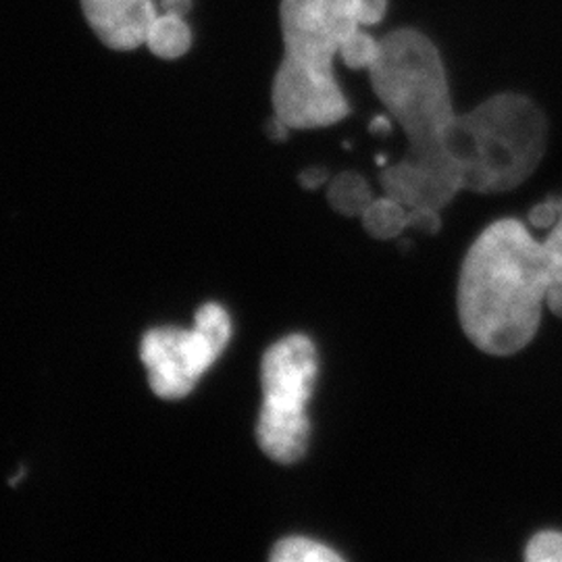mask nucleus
<instances>
[{
    "label": "nucleus",
    "instance_id": "f257e3e1",
    "mask_svg": "<svg viewBox=\"0 0 562 562\" xmlns=\"http://www.w3.org/2000/svg\"><path fill=\"white\" fill-rule=\"evenodd\" d=\"M382 53L369 69L375 97L404 130L408 153L380 173L383 194L406 209L442 211L462 192L450 157L457 123L442 55L417 30L402 27L382 38Z\"/></svg>",
    "mask_w": 562,
    "mask_h": 562
},
{
    "label": "nucleus",
    "instance_id": "f03ea898",
    "mask_svg": "<svg viewBox=\"0 0 562 562\" xmlns=\"http://www.w3.org/2000/svg\"><path fill=\"white\" fill-rule=\"evenodd\" d=\"M557 281H562V217L543 241L513 217L487 225L459 276L464 336L485 355H517L536 338L546 294Z\"/></svg>",
    "mask_w": 562,
    "mask_h": 562
},
{
    "label": "nucleus",
    "instance_id": "7ed1b4c3",
    "mask_svg": "<svg viewBox=\"0 0 562 562\" xmlns=\"http://www.w3.org/2000/svg\"><path fill=\"white\" fill-rule=\"evenodd\" d=\"M283 59L271 88L273 115L292 130H319L348 117L334 57L359 25L350 0H281Z\"/></svg>",
    "mask_w": 562,
    "mask_h": 562
},
{
    "label": "nucleus",
    "instance_id": "20e7f679",
    "mask_svg": "<svg viewBox=\"0 0 562 562\" xmlns=\"http://www.w3.org/2000/svg\"><path fill=\"white\" fill-rule=\"evenodd\" d=\"M548 120L529 97L503 92L459 115L450 136V157L462 190L503 194L521 186L542 162Z\"/></svg>",
    "mask_w": 562,
    "mask_h": 562
},
{
    "label": "nucleus",
    "instance_id": "39448f33",
    "mask_svg": "<svg viewBox=\"0 0 562 562\" xmlns=\"http://www.w3.org/2000/svg\"><path fill=\"white\" fill-rule=\"evenodd\" d=\"M317 373V346L306 334H290L265 350L257 443L267 459L280 464L304 459L311 440L306 406Z\"/></svg>",
    "mask_w": 562,
    "mask_h": 562
},
{
    "label": "nucleus",
    "instance_id": "423d86ee",
    "mask_svg": "<svg viewBox=\"0 0 562 562\" xmlns=\"http://www.w3.org/2000/svg\"><path fill=\"white\" fill-rule=\"evenodd\" d=\"M232 340V319L220 302H204L194 327H155L144 334L140 359L148 383L162 401H180L201 382Z\"/></svg>",
    "mask_w": 562,
    "mask_h": 562
},
{
    "label": "nucleus",
    "instance_id": "0eeeda50",
    "mask_svg": "<svg viewBox=\"0 0 562 562\" xmlns=\"http://www.w3.org/2000/svg\"><path fill=\"white\" fill-rule=\"evenodd\" d=\"M83 18L99 41L111 50H136L146 44L157 20L155 0H80Z\"/></svg>",
    "mask_w": 562,
    "mask_h": 562
},
{
    "label": "nucleus",
    "instance_id": "6e6552de",
    "mask_svg": "<svg viewBox=\"0 0 562 562\" xmlns=\"http://www.w3.org/2000/svg\"><path fill=\"white\" fill-rule=\"evenodd\" d=\"M144 46L159 59H180L192 46V30L186 18L161 11L153 21Z\"/></svg>",
    "mask_w": 562,
    "mask_h": 562
},
{
    "label": "nucleus",
    "instance_id": "1a4fd4ad",
    "mask_svg": "<svg viewBox=\"0 0 562 562\" xmlns=\"http://www.w3.org/2000/svg\"><path fill=\"white\" fill-rule=\"evenodd\" d=\"M327 202L344 217H361L364 209L375 199L369 181L355 171H344L327 181Z\"/></svg>",
    "mask_w": 562,
    "mask_h": 562
},
{
    "label": "nucleus",
    "instance_id": "9d476101",
    "mask_svg": "<svg viewBox=\"0 0 562 562\" xmlns=\"http://www.w3.org/2000/svg\"><path fill=\"white\" fill-rule=\"evenodd\" d=\"M364 232L375 240H394L408 229V209L392 196L373 199L361 215Z\"/></svg>",
    "mask_w": 562,
    "mask_h": 562
},
{
    "label": "nucleus",
    "instance_id": "9b49d317",
    "mask_svg": "<svg viewBox=\"0 0 562 562\" xmlns=\"http://www.w3.org/2000/svg\"><path fill=\"white\" fill-rule=\"evenodd\" d=\"M271 562H340L344 561L340 552L311 538L290 536L280 542L273 543Z\"/></svg>",
    "mask_w": 562,
    "mask_h": 562
},
{
    "label": "nucleus",
    "instance_id": "f8f14e48",
    "mask_svg": "<svg viewBox=\"0 0 562 562\" xmlns=\"http://www.w3.org/2000/svg\"><path fill=\"white\" fill-rule=\"evenodd\" d=\"M382 53V42L375 41L371 34H367L361 25H357L340 46V59L348 69L355 71H369L375 60L380 59Z\"/></svg>",
    "mask_w": 562,
    "mask_h": 562
},
{
    "label": "nucleus",
    "instance_id": "ddd939ff",
    "mask_svg": "<svg viewBox=\"0 0 562 562\" xmlns=\"http://www.w3.org/2000/svg\"><path fill=\"white\" fill-rule=\"evenodd\" d=\"M525 559L529 562H562L561 531L536 533L525 548Z\"/></svg>",
    "mask_w": 562,
    "mask_h": 562
},
{
    "label": "nucleus",
    "instance_id": "4468645a",
    "mask_svg": "<svg viewBox=\"0 0 562 562\" xmlns=\"http://www.w3.org/2000/svg\"><path fill=\"white\" fill-rule=\"evenodd\" d=\"M562 217V196H550L529 211V225L536 229H552Z\"/></svg>",
    "mask_w": 562,
    "mask_h": 562
},
{
    "label": "nucleus",
    "instance_id": "2eb2a0df",
    "mask_svg": "<svg viewBox=\"0 0 562 562\" xmlns=\"http://www.w3.org/2000/svg\"><path fill=\"white\" fill-rule=\"evenodd\" d=\"M352 18L361 25H378L385 18L387 0H350Z\"/></svg>",
    "mask_w": 562,
    "mask_h": 562
},
{
    "label": "nucleus",
    "instance_id": "dca6fc26",
    "mask_svg": "<svg viewBox=\"0 0 562 562\" xmlns=\"http://www.w3.org/2000/svg\"><path fill=\"white\" fill-rule=\"evenodd\" d=\"M408 227L434 236L442 229V217L438 209H408Z\"/></svg>",
    "mask_w": 562,
    "mask_h": 562
},
{
    "label": "nucleus",
    "instance_id": "f3484780",
    "mask_svg": "<svg viewBox=\"0 0 562 562\" xmlns=\"http://www.w3.org/2000/svg\"><path fill=\"white\" fill-rule=\"evenodd\" d=\"M329 180V171L323 167H308L299 176V183L304 190H319Z\"/></svg>",
    "mask_w": 562,
    "mask_h": 562
},
{
    "label": "nucleus",
    "instance_id": "a211bd4d",
    "mask_svg": "<svg viewBox=\"0 0 562 562\" xmlns=\"http://www.w3.org/2000/svg\"><path fill=\"white\" fill-rule=\"evenodd\" d=\"M290 130H292V127H290L288 123H283L278 115H273L271 120L267 121V134H269L271 140H285V138L290 136Z\"/></svg>",
    "mask_w": 562,
    "mask_h": 562
},
{
    "label": "nucleus",
    "instance_id": "6ab92c4d",
    "mask_svg": "<svg viewBox=\"0 0 562 562\" xmlns=\"http://www.w3.org/2000/svg\"><path fill=\"white\" fill-rule=\"evenodd\" d=\"M546 306L550 308V313H554L557 317L562 319V281H557L548 294H546Z\"/></svg>",
    "mask_w": 562,
    "mask_h": 562
},
{
    "label": "nucleus",
    "instance_id": "aec40b11",
    "mask_svg": "<svg viewBox=\"0 0 562 562\" xmlns=\"http://www.w3.org/2000/svg\"><path fill=\"white\" fill-rule=\"evenodd\" d=\"M192 0H165L159 7H161L162 13H176L186 18L190 11H192Z\"/></svg>",
    "mask_w": 562,
    "mask_h": 562
},
{
    "label": "nucleus",
    "instance_id": "412c9836",
    "mask_svg": "<svg viewBox=\"0 0 562 562\" xmlns=\"http://www.w3.org/2000/svg\"><path fill=\"white\" fill-rule=\"evenodd\" d=\"M392 132V120L385 115H378L371 121V134H390Z\"/></svg>",
    "mask_w": 562,
    "mask_h": 562
},
{
    "label": "nucleus",
    "instance_id": "4be33fe9",
    "mask_svg": "<svg viewBox=\"0 0 562 562\" xmlns=\"http://www.w3.org/2000/svg\"><path fill=\"white\" fill-rule=\"evenodd\" d=\"M161 2H165V0H159V4H161Z\"/></svg>",
    "mask_w": 562,
    "mask_h": 562
}]
</instances>
